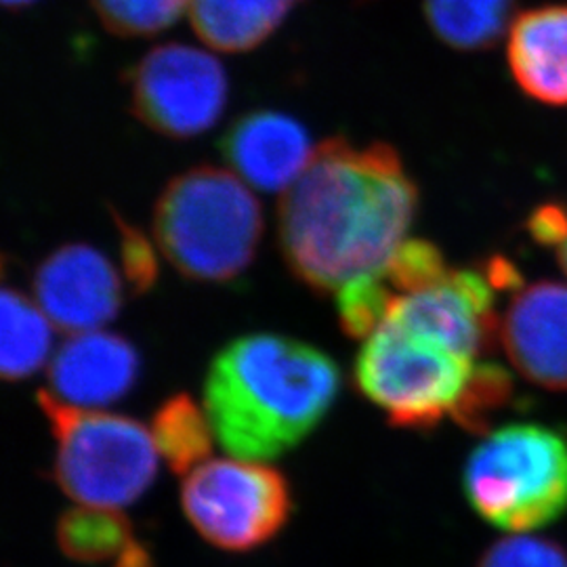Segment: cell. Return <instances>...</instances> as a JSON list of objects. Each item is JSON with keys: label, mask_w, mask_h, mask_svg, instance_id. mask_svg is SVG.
Masks as SVG:
<instances>
[{"label": "cell", "mask_w": 567, "mask_h": 567, "mask_svg": "<svg viewBox=\"0 0 567 567\" xmlns=\"http://www.w3.org/2000/svg\"><path fill=\"white\" fill-rule=\"evenodd\" d=\"M416 208L419 187L391 145L360 147L330 137L284 192L278 213L284 259L307 286L339 290L383 271Z\"/></svg>", "instance_id": "cell-1"}, {"label": "cell", "mask_w": 567, "mask_h": 567, "mask_svg": "<svg viewBox=\"0 0 567 567\" xmlns=\"http://www.w3.org/2000/svg\"><path fill=\"white\" fill-rule=\"evenodd\" d=\"M339 385V368L324 351L290 337L246 334L210 362L204 410L231 456L269 461L324 421Z\"/></svg>", "instance_id": "cell-2"}, {"label": "cell", "mask_w": 567, "mask_h": 567, "mask_svg": "<svg viewBox=\"0 0 567 567\" xmlns=\"http://www.w3.org/2000/svg\"><path fill=\"white\" fill-rule=\"evenodd\" d=\"M264 236L261 204L224 168L196 166L164 187L154 208V240L182 276L221 284L252 264Z\"/></svg>", "instance_id": "cell-3"}, {"label": "cell", "mask_w": 567, "mask_h": 567, "mask_svg": "<svg viewBox=\"0 0 567 567\" xmlns=\"http://www.w3.org/2000/svg\"><path fill=\"white\" fill-rule=\"evenodd\" d=\"M471 508L507 532H532L567 513V437L517 423L492 431L463 471Z\"/></svg>", "instance_id": "cell-4"}, {"label": "cell", "mask_w": 567, "mask_h": 567, "mask_svg": "<svg viewBox=\"0 0 567 567\" xmlns=\"http://www.w3.org/2000/svg\"><path fill=\"white\" fill-rule=\"evenodd\" d=\"M39 404L58 444L53 477L74 503L126 507L152 486L161 454L147 426L65 404L51 391L39 393Z\"/></svg>", "instance_id": "cell-5"}, {"label": "cell", "mask_w": 567, "mask_h": 567, "mask_svg": "<svg viewBox=\"0 0 567 567\" xmlns=\"http://www.w3.org/2000/svg\"><path fill=\"white\" fill-rule=\"evenodd\" d=\"M475 364L393 324L374 330L358 353L355 385L402 429H433L454 416Z\"/></svg>", "instance_id": "cell-6"}, {"label": "cell", "mask_w": 567, "mask_h": 567, "mask_svg": "<svg viewBox=\"0 0 567 567\" xmlns=\"http://www.w3.org/2000/svg\"><path fill=\"white\" fill-rule=\"evenodd\" d=\"M182 507L206 543L246 553L282 529L292 498L280 471L265 461L234 456L204 461L189 471L183 482Z\"/></svg>", "instance_id": "cell-7"}, {"label": "cell", "mask_w": 567, "mask_h": 567, "mask_svg": "<svg viewBox=\"0 0 567 567\" xmlns=\"http://www.w3.org/2000/svg\"><path fill=\"white\" fill-rule=\"evenodd\" d=\"M131 110L147 128L173 140L210 131L227 105V76L215 55L189 44H161L126 76Z\"/></svg>", "instance_id": "cell-8"}, {"label": "cell", "mask_w": 567, "mask_h": 567, "mask_svg": "<svg viewBox=\"0 0 567 567\" xmlns=\"http://www.w3.org/2000/svg\"><path fill=\"white\" fill-rule=\"evenodd\" d=\"M494 292L486 269H450L433 286L395 295L385 324L475 360L492 353L501 339Z\"/></svg>", "instance_id": "cell-9"}, {"label": "cell", "mask_w": 567, "mask_h": 567, "mask_svg": "<svg viewBox=\"0 0 567 567\" xmlns=\"http://www.w3.org/2000/svg\"><path fill=\"white\" fill-rule=\"evenodd\" d=\"M34 295L61 330L72 334L102 330L121 311V276L97 248L65 244L39 265Z\"/></svg>", "instance_id": "cell-10"}, {"label": "cell", "mask_w": 567, "mask_h": 567, "mask_svg": "<svg viewBox=\"0 0 567 567\" xmlns=\"http://www.w3.org/2000/svg\"><path fill=\"white\" fill-rule=\"evenodd\" d=\"M508 362L532 385L567 391V286L517 288L501 322Z\"/></svg>", "instance_id": "cell-11"}, {"label": "cell", "mask_w": 567, "mask_h": 567, "mask_svg": "<svg viewBox=\"0 0 567 567\" xmlns=\"http://www.w3.org/2000/svg\"><path fill=\"white\" fill-rule=\"evenodd\" d=\"M225 161L246 185L286 192L313 158L303 124L274 110H255L234 122L221 140Z\"/></svg>", "instance_id": "cell-12"}, {"label": "cell", "mask_w": 567, "mask_h": 567, "mask_svg": "<svg viewBox=\"0 0 567 567\" xmlns=\"http://www.w3.org/2000/svg\"><path fill=\"white\" fill-rule=\"evenodd\" d=\"M140 377V353L118 334H72L51 362L53 395L65 404L97 410L122 400Z\"/></svg>", "instance_id": "cell-13"}, {"label": "cell", "mask_w": 567, "mask_h": 567, "mask_svg": "<svg viewBox=\"0 0 567 567\" xmlns=\"http://www.w3.org/2000/svg\"><path fill=\"white\" fill-rule=\"evenodd\" d=\"M507 60L527 97L567 105V4L519 13L508 30Z\"/></svg>", "instance_id": "cell-14"}, {"label": "cell", "mask_w": 567, "mask_h": 567, "mask_svg": "<svg viewBox=\"0 0 567 567\" xmlns=\"http://www.w3.org/2000/svg\"><path fill=\"white\" fill-rule=\"evenodd\" d=\"M301 0H192L189 20L198 39L221 53L264 44Z\"/></svg>", "instance_id": "cell-15"}, {"label": "cell", "mask_w": 567, "mask_h": 567, "mask_svg": "<svg viewBox=\"0 0 567 567\" xmlns=\"http://www.w3.org/2000/svg\"><path fill=\"white\" fill-rule=\"evenodd\" d=\"M58 545L65 557L81 564L112 567H152L150 553L118 508H70L58 524Z\"/></svg>", "instance_id": "cell-16"}, {"label": "cell", "mask_w": 567, "mask_h": 567, "mask_svg": "<svg viewBox=\"0 0 567 567\" xmlns=\"http://www.w3.org/2000/svg\"><path fill=\"white\" fill-rule=\"evenodd\" d=\"M0 372L7 381L32 377L51 355V320L20 290L4 286L0 303Z\"/></svg>", "instance_id": "cell-17"}, {"label": "cell", "mask_w": 567, "mask_h": 567, "mask_svg": "<svg viewBox=\"0 0 567 567\" xmlns=\"http://www.w3.org/2000/svg\"><path fill=\"white\" fill-rule=\"evenodd\" d=\"M517 0H425L433 34L456 51H487L511 30Z\"/></svg>", "instance_id": "cell-18"}, {"label": "cell", "mask_w": 567, "mask_h": 567, "mask_svg": "<svg viewBox=\"0 0 567 567\" xmlns=\"http://www.w3.org/2000/svg\"><path fill=\"white\" fill-rule=\"evenodd\" d=\"M152 437L171 471L189 473L208 461L215 431L203 405L189 395L166 400L152 419Z\"/></svg>", "instance_id": "cell-19"}, {"label": "cell", "mask_w": 567, "mask_h": 567, "mask_svg": "<svg viewBox=\"0 0 567 567\" xmlns=\"http://www.w3.org/2000/svg\"><path fill=\"white\" fill-rule=\"evenodd\" d=\"M189 4L192 0H91L103 28L122 39L161 34Z\"/></svg>", "instance_id": "cell-20"}, {"label": "cell", "mask_w": 567, "mask_h": 567, "mask_svg": "<svg viewBox=\"0 0 567 567\" xmlns=\"http://www.w3.org/2000/svg\"><path fill=\"white\" fill-rule=\"evenodd\" d=\"M395 292L381 274L360 276L337 290V313L351 339H368L385 324Z\"/></svg>", "instance_id": "cell-21"}, {"label": "cell", "mask_w": 567, "mask_h": 567, "mask_svg": "<svg viewBox=\"0 0 567 567\" xmlns=\"http://www.w3.org/2000/svg\"><path fill=\"white\" fill-rule=\"evenodd\" d=\"M515 385L503 365H475L465 395L454 412V421L471 433H486L492 419L513 404Z\"/></svg>", "instance_id": "cell-22"}, {"label": "cell", "mask_w": 567, "mask_h": 567, "mask_svg": "<svg viewBox=\"0 0 567 567\" xmlns=\"http://www.w3.org/2000/svg\"><path fill=\"white\" fill-rule=\"evenodd\" d=\"M450 271L444 252L429 240H404L393 252L381 276L395 295L419 292L440 282Z\"/></svg>", "instance_id": "cell-23"}, {"label": "cell", "mask_w": 567, "mask_h": 567, "mask_svg": "<svg viewBox=\"0 0 567 567\" xmlns=\"http://www.w3.org/2000/svg\"><path fill=\"white\" fill-rule=\"evenodd\" d=\"M477 567H567V550L548 538L511 536L487 548Z\"/></svg>", "instance_id": "cell-24"}, {"label": "cell", "mask_w": 567, "mask_h": 567, "mask_svg": "<svg viewBox=\"0 0 567 567\" xmlns=\"http://www.w3.org/2000/svg\"><path fill=\"white\" fill-rule=\"evenodd\" d=\"M116 227L121 229L122 274L135 292H145L158 278V261L152 243L133 225L114 215Z\"/></svg>", "instance_id": "cell-25"}, {"label": "cell", "mask_w": 567, "mask_h": 567, "mask_svg": "<svg viewBox=\"0 0 567 567\" xmlns=\"http://www.w3.org/2000/svg\"><path fill=\"white\" fill-rule=\"evenodd\" d=\"M526 227L534 243L557 250L567 238V208L557 203L540 204L527 217Z\"/></svg>", "instance_id": "cell-26"}, {"label": "cell", "mask_w": 567, "mask_h": 567, "mask_svg": "<svg viewBox=\"0 0 567 567\" xmlns=\"http://www.w3.org/2000/svg\"><path fill=\"white\" fill-rule=\"evenodd\" d=\"M557 264L561 265V269L566 271L567 276V238L564 244L557 248Z\"/></svg>", "instance_id": "cell-27"}, {"label": "cell", "mask_w": 567, "mask_h": 567, "mask_svg": "<svg viewBox=\"0 0 567 567\" xmlns=\"http://www.w3.org/2000/svg\"><path fill=\"white\" fill-rule=\"evenodd\" d=\"M4 2V7H9V9H23V7H28V4H32V2H37V0H2Z\"/></svg>", "instance_id": "cell-28"}]
</instances>
